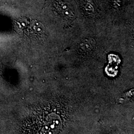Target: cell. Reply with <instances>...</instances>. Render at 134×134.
I'll list each match as a JSON object with an SVG mask.
<instances>
[{"mask_svg":"<svg viewBox=\"0 0 134 134\" xmlns=\"http://www.w3.org/2000/svg\"><path fill=\"white\" fill-rule=\"evenodd\" d=\"M55 7L58 12L66 19H72L74 16V14L72 8L68 3L62 1L56 2Z\"/></svg>","mask_w":134,"mask_h":134,"instance_id":"cell-1","label":"cell"},{"mask_svg":"<svg viewBox=\"0 0 134 134\" xmlns=\"http://www.w3.org/2000/svg\"><path fill=\"white\" fill-rule=\"evenodd\" d=\"M95 44L94 40L93 39H85L84 40L81 41V43L80 45V48L82 50L85 51H90L93 48V46Z\"/></svg>","mask_w":134,"mask_h":134,"instance_id":"cell-2","label":"cell"},{"mask_svg":"<svg viewBox=\"0 0 134 134\" xmlns=\"http://www.w3.org/2000/svg\"><path fill=\"white\" fill-rule=\"evenodd\" d=\"M83 7L84 10L86 12V13L89 14H92L94 13V9L92 5V3L91 1H86V2H84L83 4Z\"/></svg>","mask_w":134,"mask_h":134,"instance_id":"cell-3","label":"cell"},{"mask_svg":"<svg viewBox=\"0 0 134 134\" xmlns=\"http://www.w3.org/2000/svg\"><path fill=\"white\" fill-rule=\"evenodd\" d=\"M34 30L37 34H41L44 31V27L42 25L37 21H34L33 24Z\"/></svg>","mask_w":134,"mask_h":134,"instance_id":"cell-4","label":"cell"},{"mask_svg":"<svg viewBox=\"0 0 134 134\" xmlns=\"http://www.w3.org/2000/svg\"><path fill=\"white\" fill-rule=\"evenodd\" d=\"M112 2L116 8L120 7L121 5V0H112Z\"/></svg>","mask_w":134,"mask_h":134,"instance_id":"cell-5","label":"cell"}]
</instances>
